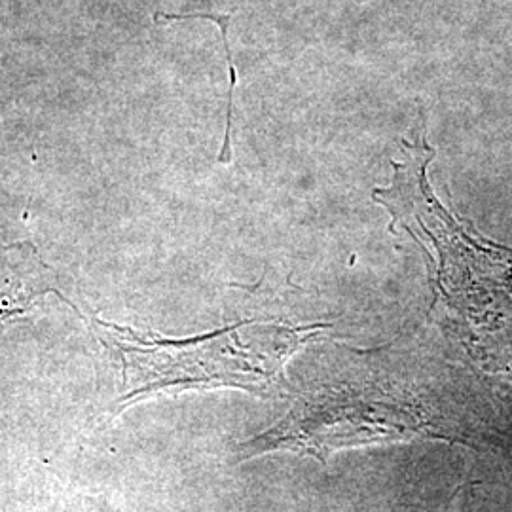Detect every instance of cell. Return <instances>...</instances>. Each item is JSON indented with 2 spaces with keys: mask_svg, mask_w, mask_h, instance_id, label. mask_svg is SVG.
I'll list each match as a JSON object with an SVG mask.
<instances>
[{
  "mask_svg": "<svg viewBox=\"0 0 512 512\" xmlns=\"http://www.w3.org/2000/svg\"><path fill=\"white\" fill-rule=\"evenodd\" d=\"M99 338L122 361L120 404L135 403L171 387H239L262 393L274 384L285 361L308 340L306 329L258 325L245 342L249 323L194 340L145 338L120 325L93 321Z\"/></svg>",
  "mask_w": 512,
  "mask_h": 512,
  "instance_id": "obj_1",
  "label": "cell"
},
{
  "mask_svg": "<svg viewBox=\"0 0 512 512\" xmlns=\"http://www.w3.org/2000/svg\"><path fill=\"white\" fill-rule=\"evenodd\" d=\"M156 21H177V19H209L215 21L222 31V40H224V48H226V57H228V65H230V92H228V118H226V135H224V145L222 152L219 154L220 162H230L232 158V150H230V128H232V97H234V88H236V69L232 63V54H230V44H228V27H230V16H220V14H156Z\"/></svg>",
  "mask_w": 512,
  "mask_h": 512,
  "instance_id": "obj_3",
  "label": "cell"
},
{
  "mask_svg": "<svg viewBox=\"0 0 512 512\" xmlns=\"http://www.w3.org/2000/svg\"><path fill=\"white\" fill-rule=\"evenodd\" d=\"M429 418L418 404L374 391H317L300 397L268 431L239 448V458L293 452L327 463L346 448L429 439Z\"/></svg>",
  "mask_w": 512,
  "mask_h": 512,
  "instance_id": "obj_2",
  "label": "cell"
}]
</instances>
